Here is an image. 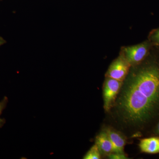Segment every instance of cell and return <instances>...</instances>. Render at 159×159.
Wrapping results in <instances>:
<instances>
[{
	"label": "cell",
	"instance_id": "7a4b0ae2",
	"mask_svg": "<svg viewBox=\"0 0 159 159\" xmlns=\"http://www.w3.org/2000/svg\"><path fill=\"white\" fill-rule=\"evenodd\" d=\"M122 84V81L107 77L103 87L104 107L108 111L116 100Z\"/></svg>",
	"mask_w": 159,
	"mask_h": 159
},
{
	"label": "cell",
	"instance_id": "52a82bcc",
	"mask_svg": "<svg viewBox=\"0 0 159 159\" xmlns=\"http://www.w3.org/2000/svg\"><path fill=\"white\" fill-rule=\"evenodd\" d=\"M96 144L99 148L101 153L110 154L113 152L112 144L106 131H102L96 139Z\"/></svg>",
	"mask_w": 159,
	"mask_h": 159
},
{
	"label": "cell",
	"instance_id": "5b68a950",
	"mask_svg": "<svg viewBox=\"0 0 159 159\" xmlns=\"http://www.w3.org/2000/svg\"><path fill=\"white\" fill-rule=\"evenodd\" d=\"M105 131L112 144L113 147V152L124 153V148L125 141L123 136L116 131L110 129H107Z\"/></svg>",
	"mask_w": 159,
	"mask_h": 159
},
{
	"label": "cell",
	"instance_id": "8fae6325",
	"mask_svg": "<svg viewBox=\"0 0 159 159\" xmlns=\"http://www.w3.org/2000/svg\"><path fill=\"white\" fill-rule=\"evenodd\" d=\"M110 159H127V157L125 156L124 153H116L112 152L108 155Z\"/></svg>",
	"mask_w": 159,
	"mask_h": 159
},
{
	"label": "cell",
	"instance_id": "30bf717a",
	"mask_svg": "<svg viewBox=\"0 0 159 159\" xmlns=\"http://www.w3.org/2000/svg\"><path fill=\"white\" fill-rule=\"evenodd\" d=\"M8 101L7 97H5L4 99L0 102V116H1L3 110L6 108ZM5 122H6V121H5V119H2L0 118V128L2 127L3 125L5 124Z\"/></svg>",
	"mask_w": 159,
	"mask_h": 159
},
{
	"label": "cell",
	"instance_id": "3957f363",
	"mask_svg": "<svg viewBox=\"0 0 159 159\" xmlns=\"http://www.w3.org/2000/svg\"><path fill=\"white\" fill-rule=\"evenodd\" d=\"M151 43L145 42L137 45L127 47L124 49V56L130 64H138L147 56L150 50Z\"/></svg>",
	"mask_w": 159,
	"mask_h": 159
},
{
	"label": "cell",
	"instance_id": "9c48e42d",
	"mask_svg": "<svg viewBox=\"0 0 159 159\" xmlns=\"http://www.w3.org/2000/svg\"><path fill=\"white\" fill-rule=\"evenodd\" d=\"M149 39L152 43L159 46V28L152 31L150 33Z\"/></svg>",
	"mask_w": 159,
	"mask_h": 159
},
{
	"label": "cell",
	"instance_id": "4fadbf2b",
	"mask_svg": "<svg viewBox=\"0 0 159 159\" xmlns=\"http://www.w3.org/2000/svg\"><path fill=\"white\" fill-rule=\"evenodd\" d=\"M156 132L157 134L159 135V122L157 125L156 128Z\"/></svg>",
	"mask_w": 159,
	"mask_h": 159
},
{
	"label": "cell",
	"instance_id": "7c38bea8",
	"mask_svg": "<svg viewBox=\"0 0 159 159\" xmlns=\"http://www.w3.org/2000/svg\"><path fill=\"white\" fill-rule=\"evenodd\" d=\"M6 41L2 37H0V47L3 45L4 44L6 43Z\"/></svg>",
	"mask_w": 159,
	"mask_h": 159
},
{
	"label": "cell",
	"instance_id": "ba28073f",
	"mask_svg": "<svg viewBox=\"0 0 159 159\" xmlns=\"http://www.w3.org/2000/svg\"><path fill=\"white\" fill-rule=\"evenodd\" d=\"M101 157V152L96 144L93 145L84 157V159H99Z\"/></svg>",
	"mask_w": 159,
	"mask_h": 159
},
{
	"label": "cell",
	"instance_id": "8992f818",
	"mask_svg": "<svg viewBox=\"0 0 159 159\" xmlns=\"http://www.w3.org/2000/svg\"><path fill=\"white\" fill-rule=\"evenodd\" d=\"M139 147L142 152L148 154L159 153V137H151L142 139Z\"/></svg>",
	"mask_w": 159,
	"mask_h": 159
},
{
	"label": "cell",
	"instance_id": "277c9868",
	"mask_svg": "<svg viewBox=\"0 0 159 159\" xmlns=\"http://www.w3.org/2000/svg\"><path fill=\"white\" fill-rule=\"evenodd\" d=\"M130 63L125 56H120L114 61L109 68L107 77L122 81L127 75Z\"/></svg>",
	"mask_w": 159,
	"mask_h": 159
},
{
	"label": "cell",
	"instance_id": "6da1fadb",
	"mask_svg": "<svg viewBox=\"0 0 159 159\" xmlns=\"http://www.w3.org/2000/svg\"><path fill=\"white\" fill-rule=\"evenodd\" d=\"M116 108L131 125H145L158 116V58H148L129 74L119 91Z\"/></svg>",
	"mask_w": 159,
	"mask_h": 159
}]
</instances>
